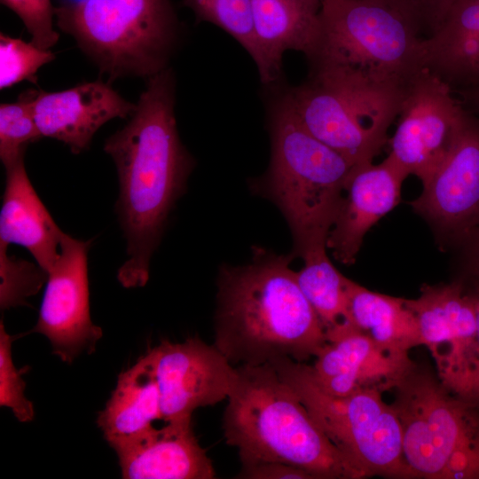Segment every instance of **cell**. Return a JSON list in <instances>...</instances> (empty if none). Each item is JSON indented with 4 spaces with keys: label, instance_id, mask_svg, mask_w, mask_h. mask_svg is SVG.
I'll return each mask as SVG.
<instances>
[{
    "label": "cell",
    "instance_id": "cell-1",
    "mask_svg": "<svg viewBox=\"0 0 479 479\" xmlns=\"http://www.w3.org/2000/svg\"><path fill=\"white\" fill-rule=\"evenodd\" d=\"M175 104L176 78L168 67L147 79L127 124L104 144L119 178L116 208L128 259L117 279L127 288L146 284L151 257L195 166L178 135Z\"/></svg>",
    "mask_w": 479,
    "mask_h": 479
},
{
    "label": "cell",
    "instance_id": "cell-2",
    "mask_svg": "<svg viewBox=\"0 0 479 479\" xmlns=\"http://www.w3.org/2000/svg\"><path fill=\"white\" fill-rule=\"evenodd\" d=\"M253 254L247 264L219 269L215 346L236 366L315 357L327 340L290 267L294 257L262 247Z\"/></svg>",
    "mask_w": 479,
    "mask_h": 479
},
{
    "label": "cell",
    "instance_id": "cell-3",
    "mask_svg": "<svg viewBox=\"0 0 479 479\" xmlns=\"http://www.w3.org/2000/svg\"><path fill=\"white\" fill-rule=\"evenodd\" d=\"M236 369L223 429L241 466L279 462L300 467L315 479L365 478L327 438L271 364Z\"/></svg>",
    "mask_w": 479,
    "mask_h": 479
},
{
    "label": "cell",
    "instance_id": "cell-4",
    "mask_svg": "<svg viewBox=\"0 0 479 479\" xmlns=\"http://www.w3.org/2000/svg\"><path fill=\"white\" fill-rule=\"evenodd\" d=\"M271 161L250 183L257 195L273 202L287 222L291 255L326 245L353 165L302 125L282 93L269 107Z\"/></svg>",
    "mask_w": 479,
    "mask_h": 479
},
{
    "label": "cell",
    "instance_id": "cell-5",
    "mask_svg": "<svg viewBox=\"0 0 479 479\" xmlns=\"http://www.w3.org/2000/svg\"><path fill=\"white\" fill-rule=\"evenodd\" d=\"M59 28L110 82L169 67L182 26L171 0H78L55 7Z\"/></svg>",
    "mask_w": 479,
    "mask_h": 479
},
{
    "label": "cell",
    "instance_id": "cell-6",
    "mask_svg": "<svg viewBox=\"0 0 479 479\" xmlns=\"http://www.w3.org/2000/svg\"><path fill=\"white\" fill-rule=\"evenodd\" d=\"M422 39L399 14L370 0H325L310 67L338 69L370 85L407 90L424 68Z\"/></svg>",
    "mask_w": 479,
    "mask_h": 479
},
{
    "label": "cell",
    "instance_id": "cell-7",
    "mask_svg": "<svg viewBox=\"0 0 479 479\" xmlns=\"http://www.w3.org/2000/svg\"><path fill=\"white\" fill-rule=\"evenodd\" d=\"M392 391L404 458L414 478L479 479V409L417 362Z\"/></svg>",
    "mask_w": 479,
    "mask_h": 479
},
{
    "label": "cell",
    "instance_id": "cell-8",
    "mask_svg": "<svg viewBox=\"0 0 479 479\" xmlns=\"http://www.w3.org/2000/svg\"><path fill=\"white\" fill-rule=\"evenodd\" d=\"M406 91L310 67L303 82L281 93L307 130L355 167L373 162L387 144Z\"/></svg>",
    "mask_w": 479,
    "mask_h": 479
},
{
    "label": "cell",
    "instance_id": "cell-9",
    "mask_svg": "<svg viewBox=\"0 0 479 479\" xmlns=\"http://www.w3.org/2000/svg\"><path fill=\"white\" fill-rule=\"evenodd\" d=\"M271 364L294 391L332 444L365 477L412 479L397 415L376 389L336 397L314 381L310 365L288 357Z\"/></svg>",
    "mask_w": 479,
    "mask_h": 479
},
{
    "label": "cell",
    "instance_id": "cell-10",
    "mask_svg": "<svg viewBox=\"0 0 479 479\" xmlns=\"http://www.w3.org/2000/svg\"><path fill=\"white\" fill-rule=\"evenodd\" d=\"M442 384L476 407L479 348L475 302L466 279L423 285L420 295L406 299ZM477 408V407H476Z\"/></svg>",
    "mask_w": 479,
    "mask_h": 479
},
{
    "label": "cell",
    "instance_id": "cell-11",
    "mask_svg": "<svg viewBox=\"0 0 479 479\" xmlns=\"http://www.w3.org/2000/svg\"><path fill=\"white\" fill-rule=\"evenodd\" d=\"M468 114L446 82L422 68L403 100L388 157L423 185L449 154Z\"/></svg>",
    "mask_w": 479,
    "mask_h": 479
},
{
    "label": "cell",
    "instance_id": "cell-12",
    "mask_svg": "<svg viewBox=\"0 0 479 479\" xmlns=\"http://www.w3.org/2000/svg\"><path fill=\"white\" fill-rule=\"evenodd\" d=\"M91 242L64 232L59 255L47 272L38 319L31 331L45 336L53 354L67 364L82 352L92 353L103 335L90 311L88 251Z\"/></svg>",
    "mask_w": 479,
    "mask_h": 479
},
{
    "label": "cell",
    "instance_id": "cell-13",
    "mask_svg": "<svg viewBox=\"0 0 479 479\" xmlns=\"http://www.w3.org/2000/svg\"><path fill=\"white\" fill-rule=\"evenodd\" d=\"M148 353L165 422L192 417L195 409L227 399L236 381V366L215 344L198 337L162 341Z\"/></svg>",
    "mask_w": 479,
    "mask_h": 479
},
{
    "label": "cell",
    "instance_id": "cell-14",
    "mask_svg": "<svg viewBox=\"0 0 479 479\" xmlns=\"http://www.w3.org/2000/svg\"><path fill=\"white\" fill-rule=\"evenodd\" d=\"M411 204L461 245L479 227V115L469 112L449 154Z\"/></svg>",
    "mask_w": 479,
    "mask_h": 479
},
{
    "label": "cell",
    "instance_id": "cell-15",
    "mask_svg": "<svg viewBox=\"0 0 479 479\" xmlns=\"http://www.w3.org/2000/svg\"><path fill=\"white\" fill-rule=\"evenodd\" d=\"M326 336L327 342L310 371L317 384L333 396L393 390L416 364L409 355L380 347L351 323L327 332Z\"/></svg>",
    "mask_w": 479,
    "mask_h": 479
},
{
    "label": "cell",
    "instance_id": "cell-16",
    "mask_svg": "<svg viewBox=\"0 0 479 479\" xmlns=\"http://www.w3.org/2000/svg\"><path fill=\"white\" fill-rule=\"evenodd\" d=\"M43 137L67 145L78 154L87 149L97 130L114 118L130 116L136 104L126 100L110 82L94 81L67 90L25 92Z\"/></svg>",
    "mask_w": 479,
    "mask_h": 479
},
{
    "label": "cell",
    "instance_id": "cell-17",
    "mask_svg": "<svg viewBox=\"0 0 479 479\" xmlns=\"http://www.w3.org/2000/svg\"><path fill=\"white\" fill-rule=\"evenodd\" d=\"M406 174L389 158L353 167L326 239V247L343 264L353 263L371 227L400 200Z\"/></svg>",
    "mask_w": 479,
    "mask_h": 479
},
{
    "label": "cell",
    "instance_id": "cell-18",
    "mask_svg": "<svg viewBox=\"0 0 479 479\" xmlns=\"http://www.w3.org/2000/svg\"><path fill=\"white\" fill-rule=\"evenodd\" d=\"M124 479H212L216 472L200 445L192 417L166 421L113 447Z\"/></svg>",
    "mask_w": 479,
    "mask_h": 479
},
{
    "label": "cell",
    "instance_id": "cell-19",
    "mask_svg": "<svg viewBox=\"0 0 479 479\" xmlns=\"http://www.w3.org/2000/svg\"><path fill=\"white\" fill-rule=\"evenodd\" d=\"M422 57L454 93L479 87V0H452L422 39Z\"/></svg>",
    "mask_w": 479,
    "mask_h": 479
},
{
    "label": "cell",
    "instance_id": "cell-20",
    "mask_svg": "<svg viewBox=\"0 0 479 479\" xmlns=\"http://www.w3.org/2000/svg\"><path fill=\"white\" fill-rule=\"evenodd\" d=\"M256 47L254 59L262 83L271 85L282 73L283 55L310 52L320 7L309 0H250Z\"/></svg>",
    "mask_w": 479,
    "mask_h": 479
},
{
    "label": "cell",
    "instance_id": "cell-21",
    "mask_svg": "<svg viewBox=\"0 0 479 479\" xmlns=\"http://www.w3.org/2000/svg\"><path fill=\"white\" fill-rule=\"evenodd\" d=\"M0 243L27 248L46 273L56 263L64 232L34 189L24 159L5 169Z\"/></svg>",
    "mask_w": 479,
    "mask_h": 479
},
{
    "label": "cell",
    "instance_id": "cell-22",
    "mask_svg": "<svg viewBox=\"0 0 479 479\" xmlns=\"http://www.w3.org/2000/svg\"><path fill=\"white\" fill-rule=\"evenodd\" d=\"M162 419L160 391L147 351L132 366L122 371L104 409L98 427L110 447L130 440Z\"/></svg>",
    "mask_w": 479,
    "mask_h": 479
},
{
    "label": "cell",
    "instance_id": "cell-23",
    "mask_svg": "<svg viewBox=\"0 0 479 479\" xmlns=\"http://www.w3.org/2000/svg\"><path fill=\"white\" fill-rule=\"evenodd\" d=\"M349 321L377 345L397 355L421 346L418 323L405 298L372 291L348 279Z\"/></svg>",
    "mask_w": 479,
    "mask_h": 479
},
{
    "label": "cell",
    "instance_id": "cell-24",
    "mask_svg": "<svg viewBox=\"0 0 479 479\" xmlns=\"http://www.w3.org/2000/svg\"><path fill=\"white\" fill-rule=\"evenodd\" d=\"M326 249V245H320L307 250L301 256L303 266L295 271L297 284L320 319L326 334L351 323L347 303L348 278L336 269Z\"/></svg>",
    "mask_w": 479,
    "mask_h": 479
},
{
    "label": "cell",
    "instance_id": "cell-25",
    "mask_svg": "<svg viewBox=\"0 0 479 479\" xmlns=\"http://www.w3.org/2000/svg\"><path fill=\"white\" fill-rule=\"evenodd\" d=\"M182 5L192 11L197 23L208 22L229 34L255 59L250 0H182Z\"/></svg>",
    "mask_w": 479,
    "mask_h": 479
},
{
    "label": "cell",
    "instance_id": "cell-26",
    "mask_svg": "<svg viewBox=\"0 0 479 479\" xmlns=\"http://www.w3.org/2000/svg\"><path fill=\"white\" fill-rule=\"evenodd\" d=\"M43 137L27 94L0 105V159L4 169L24 159L28 145Z\"/></svg>",
    "mask_w": 479,
    "mask_h": 479
},
{
    "label": "cell",
    "instance_id": "cell-27",
    "mask_svg": "<svg viewBox=\"0 0 479 479\" xmlns=\"http://www.w3.org/2000/svg\"><path fill=\"white\" fill-rule=\"evenodd\" d=\"M54 59L55 54L51 50L1 33L0 89L10 88L24 80L35 83L39 68Z\"/></svg>",
    "mask_w": 479,
    "mask_h": 479
},
{
    "label": "cell",
    "instance_id": "cell-28",
    "mask_svg": "<svg viewBox=\"0 0 479 479\" xmlns=\"http://www.w3.org/2000/svg\"><path fill=\"white\" fill-rule=\"evenodd\" d=\"M7 245L0 243V307L8 310L27 303L47 279V273L26 260L10 256Z\"/></svg>",
    "mask_w": 479,
    "mask_h": 479
},
{
    "label": "cell",
    "instance_id": "cell-29",
    "mask_svg": "<svg viewBox=\"0 0 479 479\" xmlns=\"http://www.w3.org/2000/svg\"><path fill=\"white\" fill-rule=\"evenodd\" d=\"M19 335L6 332L3 320L0 322V406L12 410L20 422L34 419L35 410L31 401L25 395L26 382L22 374L28 367L16 368L12 360V346Z\"/></svg>",
    "mask_w": 479,
    "mask_h": 479
},
{
    "label": "cell",
    "instance_id": "cell-30",
    "mask_svg": "<svg viewBox=\"0 0 479 479\" xmlns=\"http://www.w3.org/2000/svg\"><path fill=\"white\" fill-rule=\"evenodd\" d=\"M0 1L22 20L32 43L44 50H50L57 43L59 35L53 28L55 7L51 0Z\"/></svg>",
    "mask_w": 479,
    "mask_h": 479
},
{
    "label": "cell",
    "instance_id": "cell-31",
    "mask_svg": "<svg viewBox=\"0 0 479 479\" xmlns=\"http://www.w3.org/2000/svg\"><path fill=\"white\" fill-rule=\"evenodd\" d=\"M405 20L421 36L437 25L452 0H370ZM425 36V37H426ZM424 38V37H423Z\"/></svg>",
    "mask_w": 479,
    "mask_h": 479
},
{
    "label": "cell",
    "instance_id": "cell-32",
    "mask_svg": "<svg viewBox=\"0 0 479 479\" xmlns=\"http://www.w3.org/2000/svg\"><path fill=\"white\" fill-rule=\"evenodd\" d=\"M239 477L250 479H313V477L308 472L300 467L279 462H267L241 466Z\"/></svg>",
    "mask_w": 479,
    "mask_h": 479
},
{
    "label": "cell",
    "instance_id": "cell-33",
    "mask_svg": "<svg viewBox=\"0 0 479 479\" xmlns=\"http://www.w3.org/2000/svg\"><path fill=\"white\" fill-rule=\"evenodd\" d=\"M462 246L465 247L467 275L479 279V227Z\"/></svg>",
    "mask_w": 479,
    "mask_h": 479
},
{
    "label": "cell",
    "instance_id": "cell-34",
    "mask_svg": "<svg viewBox=\"0 0 479 479\" xmlns=\"http://www.w3.org/2000/svg\"><path fill=\"white\" fill-rule=\"evenodd\" d=\"M458 96L469 112L479 115V87L461 90Z\"/></svg>",
    "mask_w": 479,
    "mask_h": 479
},
{
    "label": "cell",
    "instance_id": "cell-35",
    "mask_svg": "<svg viewBox=\"0 0 479 479\" xmlns=\"http://www.w3.org/2000/svg\"><path fill=\"white\" fill-rule=\"evenodd\" d=\"M466 279L469 285L471 292L473 294L475 308H476V322H477V340H478V348H479V279L467 276ZM477 408L479 409V377H478V401Z\"/></svg>",
    "mask_w": 479,
    "mask_h": 479
},
{
    "label": "cell",
    "instance_id": "cell-36",
    "mask_svg": "<svg viewBox=\"0 0 479 479\" xmlns=\"http://www.w3.org/2000/svg\"><path fill=\"white\" fill-rule=\"evenodd\" d=\"M310 3H312L313 4L320 7L322 2H324L325 0H309Z\"/></svg>",
    "mask_w": 479,
    "mask_h": 479
},
{
    "label": "cell",
    "instance_id": "cell-37",
    "mask_svg": "<svg viewBox=\"0 0 479 479\" xmlns=\"http://www.w3.org/2000/svg\"><path fill=\"white\" fill-rule=\"evenodd\" d=\"M75 1H78V0H67L66 2H75Z\"/></svg>",
    "mask_w": 479,
    "mask_h": 479
}]
</instances>
